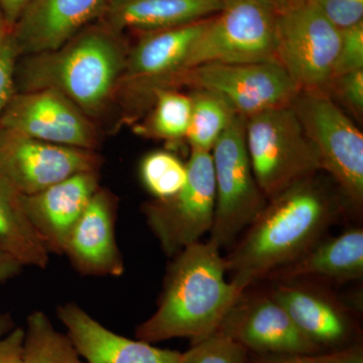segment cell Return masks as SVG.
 I'll list each match as a JSON object with an SVG mask.
<instances>
[{
    "mask_svg": "<svg viewBox=\"0 0 363 363\" xmlns=\"http://www.w3.org/2000/svg\"><path fill=\"white\" fill-rule=\"evenodd\" d=\"M339 200L308 177L269 200L247 233L224 257L231 281L245 293L257 279L295 262L311 250L337 218Z\"/></svg>",
    "mask_w": 363,
    "mask_h": 363,
    "instance_id": "1",
    "label": "cell"
},
{
    "mask_svg": "<svg viewBox=\"0 0 363 363\" xmlns=\"http://www.w3.org/2000/svg\"><path fill=\"white\" fill-rule=\"evenodd\" d=\"M128 49L123 35L91 23L59 49L20 57L16 92L57 91L96 123L114 106Z\"/></svg>",
    "mask_w": 363,
    "mask_h": 363,
    "instance_id": "2",
    "label": "cell"
},
{
    "mask_svg": "<svg viewBox=\"0 0 363 363\" xmlns=\"http://www.w3.org/2000/svg\"><path fill=\"white\" fill-rule=\"evenodd\" d=\"M226 272L220 248L211 241L184 248L168 267L157 311L136 328V339L187 337L194 343L214 334L243 295Z\"/></svg>",
    "mask_w": 363,
    "mask_h": 363,
    "instance_id": "3",
    "label": "cell"
},
{
    "mask_svg": "<svg viewBox=\"0 0 363 363\" xmlns=\"http://www.w3.org/2000/svg\"><path fill=\"white\" fill-rule=\"evenodd\" d=\"M206 21L140 33L128 49L117 84L114 105L121 112V124L138 123L152 106L157 93L172 89L186 70L189 54Z\"/></svg>",
    "mask_w": 363,
    "mask_h": 363,
    "instance_id": "4",
    "label": "cell"
},
{
    "mask_svg": "<svg viewBox=\"0 0 363 363\" xmlns=\"http://www.w3.org/2000/svg\"><path fill=\"white\" fill-rule=\"evenodd\" d=\"M245 143L253 176L267 201L322 169L291 105L245 118Z\"/></svg>",
    "mask_w": 363,
    "mask_h": 363,
    "instance_id": "5",
    "label": "cell"
},
{
    "mask_svg": "<svg viewBox=\"0 0 363 363\" xmlns=\"http://www.w3.org/2000/svg\"><path fill=\"white\" fill-rule=\"evenodd\" d=\"M278 11L272 0H223L195 40L186 70L206 64L276 61Z\"/></svg>",
    "mask_w": 363,
    "mask_h": 363,
    "instance_id": "6",
    "label": "cell"
},
{
    "mask_svg": "<svg viewBox=\"0 0 363 363\" xmlns=\"http://www.w3.org/2000/svg\"><path fill=\"white\" fill-rule=\"evenodd\" d=\"M316 150L321 169L357 208L363 203V135L357 124L325 93L300 91L291 104Z\"/></svg>",
    "mask_w": 363,
    "mask_h": 363,
    "instance_id": "7",
    "label": "cell"
},
{
    "mask_svg": "<svg viewBox=\"0 0 363 363\" xmlns=\"http://www.w3.org/2000/svg\"><path fill=\"white\" fill-rule=\"evenodd\" d=\"M340 40L341 30L306 0L278 11L276 61L298 91L328 93Z\"/></svg>",
    "mask_w": 363,
    "mask_h": 363,
    "instance_id": "8",
    "label": "cell"
},
{
    "mask_svg": "<svg viewBox=\"0 0 363 363\" xmlns=\"http://www.w3.org/2000/svg\"><path fill=\"white\" fill-rule=\"evenodd\" d=\"M216 203L209 241L228 247L267 205L255 176L245 143V118L236 116L211 150Z\"/></svg>",
    "mask_w": 363,
    "mask_h": 363,
    "instance_id": "9",
    "label": "cell"
},
{
    "mask_svg": "<svg viewBox=\"0 0 363 363\" xmlns=\"http://www.w3.org/2000/svg\"><path fill=\"white\" fill-rule=\"evenodd\" d=\"M187 180L177 194L145 203L143 213L162 252L175 257L213 224L216 186L211 152L191 150Z\"/></svg>",
    "mask_w": 363,
    "mask_h": 363,
    "instance_id": "10",
    "label": "cell"
},
{
    "mask_svg": "<svg viewBox=\"0 0 363 363\" xmlns=\"http://www.w3.org/2000/svg\"><path fill=\"white\" fill-rule=\"evenodd\" d=\"M182 87L216 93L245 118L290 106L300 92L277 61L194 67L182 72L172 85V89Z\"/></svg>",
    "mask_w": 363,
    "mask_h": 363,
    "instance_id": "11",
    "label": "cell"
},
{
    "mask_svg": "<svg viewBox=\"0 0 363 363\" xmlns=\"http://www.w3.org/2000/svg\"><path fill=\"white\" fill-rule=\"evenodd\" d=\"M101 164L94 150L43 142L0 126V173L21 194H35L83 172L99 171Z\"/></svg>",
    "mask_w": 363,
    "mask_h": 363,
    "instance_id": "12",
    "label": "cell"
},
{
    "mask_svg": "<svg viewBox=\"0 0 363 363\" xmlns=\"http://www.w3.org/2000/svg\"><path fill=\"white\" fill-rule=\"evenodd\" d=\"M0 126L43 142L97 152V123L68 98L54 90L16 92Z\"/></svg>",
    "mask_w": 363,
    "mask_h": 363,
    "instance_id": "13",
    "label": "cell"
},
{
    "mask_svg": "<svg viewBox=\"0 0 363 363\" xmlns=\"http://www.w3.org/2000/svg\"><path fill=\"white\" fill-rule=\"evenodd\" d=\"M215 333L233 339L255 355L323 352L298 330L272 296L248 301L240 298L227 313Z\"/></svg>",
    "mask_w": 363,
    "mask_h": 363,
    "instance_id": "14",
    "label": "cell"
},
{
    "mask_svg": "<svg viewBox=\"0 0 363 363\" xmlns=\"http://www.w3.org/2000/svg\"><path fill=\"white\" fill-rule=\"evenodd\" d=\"M108 0H30L11 28L21 57L59 49L104 13Z\"/></svg>",
    "mask_w": 363,
    "mask_h": 363,
    "instance_id": "15",
    "label": "cell"
},
{
    "mask_svg": "<svg viewBox=\"0 0 363 363\" xmlns=\"http://www.w3.org/2000/svg\"><path fill=\"white\" fill-rule=\"evenodd\" d=\"M116 196L99 188L72 230L63 255L82 276H123L124 262L116 235Z\"/></svg>",
    "mask_w": 363,
    "mask_h": 363,
    "instance_id": "16",
    "label": "cell"
},
{
    "mask_svg": "<svg viewBox=\"0 0 363 363\" xmlns=\"http://www.w3.org/2000/svg\"><path fill=\"white\" fill-rule=\"evenodd\" d=\"M99 171L83 172L35 194H23L28 219L48 252L63 255L72 230L99 190Z\"/></svg>",
    "mask_w": 363,
    "mask_h": 363,
    "instance_id": "17",
    "label": "cell"
},
{
    "mask_svg": "<svg viewBox=\"0 0 363 363\" xmlns=\"http://www.w3.org/2000/svg\"><path fill=\"white\" fill-rule=\"evenodd\" d=\"M79 354L88 363H180L179 351L161 350L142 340H131L105 328L76 303L57 308Z\"/></svg>",
    "mask_w": 363,
    "mask_h": 363,
    "instance_id": "18",
    "label": "cell"
},
{
    "mask_svg": "<svg viewBox=\"0 0 363 363\" xmlns=\"http://www.w3.org/2000/svg\"><path fill=\"white\" fill-rule=\"evenodd\" d=\"M298 330L323 352L353 345L350 318L333 300L311 288L285 284L272 293Z\"/></svg>",
    "mask_w": 363,
    "mask_h": 363,
    "instance_id": "19",
    "label": "cell"
},
{
    "mask_svg": "<svg viewBox=\"0 0 363 363\" xmlns=\"http://www.w3.org/2000/svg\"><path fill=\"white\" fill-rule=\"evenodd\" d=\"M223 0H108L99 23L117 33H147L205 20Z\"/></svg>",
    "mask_w": 363,
    "mask_h": 363,
    "instance_id": "20",
    "label": "cell"
},
{
    "mask_svg": "<svg viewBox=\"0 0 363 363\" xmlns=\"http://www.w3.org/2000/svg\"><path fill=\"white\" fill-rule=\"evenodd\" d=\"M271 274L286 281L311 276L335 281L362 278V228L348 229L336 238L317 242L295 262Z\"/></svg>",
    "mask_w": 363,
    "mask_h": 363,
    "instance_id": "21",
    "label": "cell"
},
{
    "mask_svg": "<svg viewBox=\"0 0 363 363\" xmlns=\"http://www.w3.org/2000/svg\"><path fill=\"white\" fill-rule=\"evenodd\" d=\"M0 247L23 267L45 269L50 252L28 219L23 194L0 173Z\"/></svg>",
    "mask_w": 363,
    "mask_h": 363,
    "instance_id": "22",
    "label": "cell"
},
{
    "mask_svg": "<svg viewBox=\"0 0 363 363\" xmlns=\"http://www.w3.org/2000/svg\"><path fill=\"white\" fill-rule=\"evenodd\" d=\"M190 96L192 111L185 140L191 150L211 152L238 114L223 97L211 91L192 90Z\"/></svg>",
    "mask_w": 363,
    "mask_h": 363,
    "instance_id": "23",
    "label": "cell"
},
{
    "mask_svg": "<svg viewBox=\"0 0 363 363\" xmlns=\"http://www.w3.org/2000/svg\"><path fill=\"white\" fill-rule=\"evenodd\" d=\"M191 111L190 94L179 89L160 90L143 123L135 124V133L168 143L180 142L187 135Z\"/></svg>",
    "mask_w": 363,
    "mask_h": 363,
    "instance_id": "24",
    "label": "cell"
},
{
    "mask_svg": "<svg viewBox=\"0 0 363 363\" xmlns=\"http://www.w3.org/2000/svg\"><path fill=\"white\" fill-rule=\"evenodd\" d=\"M23 330V363H84L70 337L57 330L45 313L33 312Z\"/></svg>",
    "mask_w": 363,
    "mask_h": 363,
    "instance_id": "25",
    "label": "cell"
},
{
    "mask_svg": "<svg viewBox=\"0 0 363 363\" xmlns=\"http://www.w3.org/2000/svg\"><path fill=\"white\" fill-rule=\"evenodd\" d=\"M140 179L155 199L162 200L177 194L187 180V167L176 155L156 150L143 157Z\"/></svg>",
    "mask_w": 363,
    "mask_h": 363,
    "instance_id": "26",
    "label": "cell"
},
{
    "mask_svg": "<svg viewBox=\"0 0 363 363\" xmlns=\"http://www.w3.org/2000/svg\"><path fill=\"white\" fill-rule=\"evenodd\" d=\"M180 363H252L250 352L233 339L214 333L192 343Z\"/></svg>",
    "mask_w": 363,
    "mask_h": 363,
    "instance_id": "27",
    "label": "cell"
},
{
    "mask_svg": "<svg viewBox=\"0 0 363 363\" xmlns=\"http://www.w3.org/2000/svg\"><path fill=\"white\" fill-rule=\"evenodd\" d=\"M252 363H363L360 344H353L342 350L295 355H255Z\"/></svg>",
    "mask_w": 363,
    "mask_h": 363,
    "instance_id": "28",
    "label": "cell"
},
{
    "mask_svg": "<svg viewBox=\"0 0 363 363\" xmlns=\"http://www.w3.org/2000/svg\"><path fill=\"white\" fill-rule=\"evenodd\" d=\"M357 70H363V21L341 30L333 79Z\"/></svg>",
    "mask_w": 363,
    "mask_h": 363,
    "instance_id": "29",
    "label": "cell"
},
{
    "mask_svg": "<svg viewBox=\"0 0 363 363\" xmlns=\"http://www.w3.org/2000/svg\"><path fill=\"white\" fill-rule=\"evenodd\" d=\"M21 55L11 30L0 40V121L16 93L14 72Z\"/></svg>",
    "mask_w": 363,
    "mask_h": 363,
    "instance_id": "30",
    "label": "cell"
},
{
    "mask_svg": "<svg viewBox=\"0 0 363 363\" xmlns=\"http://www.w3.org/2000/svg\"><path fill=\"white\" fill-rule=\"evenodd\" d=\"M327 94H333L355 117L363 114V70L351 72L332 80Z\"/></svg>",
    "mask_w": 363,
    "mask_h": 363,
    "instance_id": "31",
    "label": "cell"
},
{
    "mask_svg": "<svg viewBox=\"0 0 363 363\" xmlns=\"http://www.w3.org/2000/svg\"><path fill=\"white\" fill-rule=\"evenodd\" d=\"M317 7L339 30L362 23L363 0H306Z\"/></svg>",
    "mask_w": 363,
    "mask_h": 363,
    "instance_id": "32",
    "label": "cell"
},
{
    "mask_svg": "<svg viewBox=\"0 0 363 363\" xmlns=\"http://www.w3.org/2000/svg\"><path fill=\"white\" fill-rule=\"evenodd\" d=\"M25 330L14 328L0 340V363H23Z\"/></svg>",
    "mask_w": 363,
    "mask_h": 363,
    "instance_id": "33",
    "label": "cell"
},
{
    "mask_svg": "<svg viewBox=\"0 0 363 363\" xmlns=\"http://www.w3.org/2000/svg\"><path fill=\"white\" fill-rule=\"evenodd\" d=\"M23 267L18 260L0 247V284L18 277Z\"/></svg>",
    "mask_w": 363,
    "mask_h": 363,
    "instance_id": "34",
    "label": "cell"
},
{
    "mask_svg": "<svg viewBox=\"0 0 363 363\" xmlns=\"http://www.w3.org/2000/svg\"><path fill=\"white\" fill-rule=\"evenodd\" d=\"M30 0H0L2 11H4V18H6V25L9 30L16 23L23 13L25 7L28 6Z\"/></svg>",
    "mask_w": 363,
    "mask_h": 363,
    "instance_id": "35",
    "label": "cell"
},
{
    "mask_svg": "<svg viewBox=\"0 0 363 363\" xmlns=\"http://www.w3.org/2000/svg\"><path fill=\"white\" fill-rule=\"evenodd\" d=\"M16 328L13 317L9 313H0V340Z\"/></svg>",
    "mask_w": 363,
    "mask_h": 363,
    "instance_id": "36",
    "label": "cell"
},
{
    "mask_svg": "<svg viewBox=\"0 0 363 363\" xmlns=\"http://www.w3.org/2000/svg\"><path fill=\"white\" fill-rule=\"evenodd\" d=\"M274 4H276L278 9H286V7L295 6V4H300L304 0H272Z\"/></svg>",
    "mask_w": 363,
    "mask_h": 363,
    "instance_id": "37",
    "label": "cell"
},
{
    "mask_svg": "<svg viewBox=\"0 0 363 363\" xmlns=\"http://www.w3.org/2000/svg\"><path fill=\"white\" fill-rule=\"evenodd\" d=\"M9 28L6 25V18H4V11H2L1 4H0V40L9 32Z\"/></svg>",
    "mask_w": 363,
    "mask_h": 363,
    "instance_id": "38",
    "label": "cell"
}]
</instances>
